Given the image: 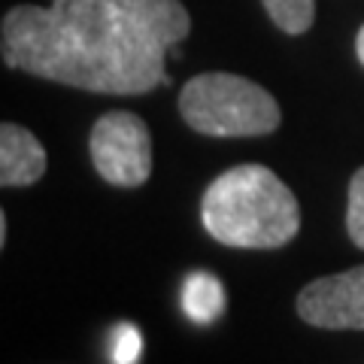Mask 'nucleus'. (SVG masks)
Masks as SVG:
<instances>
[{"label":"nucleus","instance_id":"39448f33","mask_svg":"<svg viewBox=\"0 0 364 364\" xmlns=\"http://www.w3.org/2000/svg\"><path fill=\"white\" fill-rule=\"evenodd\" d=\"M298 316L328 331H364V264L318 277L298 294Z\"/></svg>","mask_w":364,"mask_h":364},{"label":"nucleus","instance_id":"f03ea898","mask_svg":"<svg viewBox=\"0 0 364 364\" xmlns=\"http://www.w3.org/2000/svg\"><path fill=\"white\" fill-rule=\"evenodd\" d=\"M213 240L234 249H279L301 231L294 191L264 164H240L215 176L200 200Z\"/></svg>","mask_w":364,"mask_h":364},{"label":"nucleus","instance_id":"7ed1b4c3","mask_svg":"<svg viewBox=\"0 0 364 364\" xmlns=\"http://www.w3.org/2000/svg\"><path fill=\"white\" fill-rule=\"evenodd\" d=\"M182 122L207 136H264L282 122L277 97L237 73H198L182 85Z\"/></svg>","mask_w":364,"mask_h":364},{"label":"nucleus","instance_id":"9d476101","mask_svg":"<svg viewBox=\"0 0 364 364\" xmlns=\"http://www.w3.org/2000/svg\"><path fill=\"white\" fill-rule=\"evenodd\" d=\"M140 349H143V337L136 331V325H119L112 331L109 340V358L112 364H136L140 361Z\"/></svg>","mask_w":364,"mask_h":364},{"label":"nucleus","instance_id":"1a4fd4ad","mask_svg":"<svg viewBox=\"0 0 364 364\" xmlns=\"http://www.w3.org/2000/svg\"><path fill=\"white\" fill-rule=\"evenodd\" d=\"M346 231L349 240L364 249V167H358L349 179V203H346Z\"/></svg>","mask_w":364,"mask_h":364},{"label":"nucleus","instance_id":"0eeeda50","mask_svg":"<svg viewBox=\"0 0 364 364\" xmlns=\"http://www.w3.org/2000/svg\"><path fill=\"white\" fill-rule=\"evenodd\" d=\"M179 304H182V313L195 325H213L225 313V304H228L222 279L210 270H191L182 279Z\"/></svg>","mask_w":364,"mask_h":364},{"label":"nucleus","instance_id":"f8f14e48","mask_svg":"<svg viewBox=\"0 0 364 364\" xmlns=\"http://www.w3.org/2000/svg\"><path fill=\"white\" fill-rule=\"evenodd\" d=\"M0 246H6V213H0Z\"/></svg>","mask_w":364,"mask_h":364},{"label":"nucleus","instance_id":"423d86ee","mask_svg":"<svg viewBox=\"0 0 364 364\" xmlns=\"http://www.w3.org/2000/svg\"><path fill=\"white\" fill-rule=\"evenodd\" d=\"M46 149L28 128L13 122L0 124V186L25 188L46 173Z\"/></svg>","mask_w":364,"mask_h":364},{"label":"nucleus","instance_id":"20e7f679","mask_svg":"<svg viewBox=\"0 0 364 364\" xmlns=\"http://www.w3.org/2000/svg\"><path fill=\"white\" fill-rule=\"evenodd\" d=\"M88 152L97 176L119 188H140L152 176L149 124L128 109L100 116L88 136Z\"/></svg>","mask_w":364,"mask_h":364},{"label":"nucleus","instance_id":"9b49d317","mask_svg":"<svg viewBox=\"0 0 364 364\" xmlns=\"http://www.w3.org/2000/svg\"><path fill=\"white\" fill-rule=\"evenodd\" d=\"M355 55H358V61L364 64V25H361L358 33H355Z\"/></svg>","mask_w":364,"mask_h":364},{"label":"nucleus","instance_id":"f257e3e1","mask_svg":"<svg viewBox=\"0 0 364 364\" xmlns=\"http://www.w3.org/2000/svg\"><path fill=\"white\" fill-rule=\"evenodd\" d=\"M179 0H52L4 16L0 52L13 70L95 95H146L167 85L164 58L188 37Z\"/></svg>","mask_w":364,"mask_h":364},{"label":"nucleus","instance_id":"6e6552de","mask_svg":"<svg viewBox=\"0 0 364 364\" xmlns=\"http://www.w3.org/2000/svg\"><path fill=\"white\" fill-rule=\"evenodd\" d=\"M261 4H264L273 25L291 37L306 33L316 21V0H261Z\"/></svg>","mask_w":364,"mask_h":364}]
</instances>
